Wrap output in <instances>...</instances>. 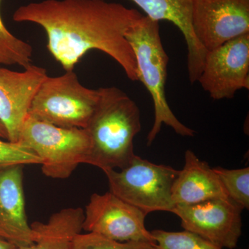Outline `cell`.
<instances>
[{
    "label": "cell",
    "instance_id": "obj_1",
    "mask_svg": "<svg viewBox=\"0 0 249 249\" xmlns=\"http://www.w3.org/2000/svg\"><path fill=\"white\" fill-rule=\"evenodd\" d=\"M142 17L137 10L105 0H43L22 5L13 15L15 22L43 28L47 49L65 71L73 70L89 51L98 50L132 81H138V72L125 36Z\"/></svg>",
    "mask_w": 249,
    "mask_h": 249
},
{
    "label": "cell",
    "instance_id": "obj_2",
    "mask_svg": "<svg viewBox=\"0 0 249 249\" xmlns=\"http://www.w3.org/2000/svg\"><path fill=\"white\" fill-rule=\"evenodd\" d=\"M98 90L99 101L85 128L90 141L86 163L103 172L123 169L136 156L134 139L142 129L140 109L119 88Z\"/></svg>",
    "mask_w": 249,
    "mask_h": 249
},
{
    "label": "cell",
    "instance_id": "obj_3",
    "mask_svg": "<svg viewBox=\"0 0 249 249\" xmlns=\"http://www.w3.org/2000/svg\"><path fill=\"white\" fill-rule=\"evenodd\" d=\"M125 37L135 57L139 80L145 85L153 101L155 121L147 137V145L155 140L163 124L183 137H193L196 132L178 120L167 101L165 89L169 58L160 40L159 22L142 16Z\"/></svg>",
    "mask_w": 249,
    "mask_h": 249
},
{
    "label": "cell",
    "instance_id": "obj_4",
    "mask_svg": "<svg viewBox=\"0 0 249 249\" xmlns=\"http://www.w3.org/2000/svg\"><path fill=\"white\" fill-rule=\"evenodd\" d=\"M99 90L83 86L73 70L47 76L36 93L29 116L65 128L85 129L99 101Z\"/></svg>",
    "mask_w": 249,
    "mask_h": 249
},
{
    "label": "cell",
    "instance_id": "obj_5",
    "mask_svg": "<svg viewBox=\"0 0 249 249\" xmlns=\"http://www.w3.org/2000/svg\"><path fill=\"white\" fill-rule=\"evenodd\" d=\"M19 143L40 157L42 173L64 179L71 176L80 163H86L90 141L85 129L65 128L28 116Z\"/></svg>",
    "mask_w": 249,
    "mask_h": 249
},
{
    "label": "cell",
    "instance_id": "obj_6",
    "mask_svg": "<svg viewBox=\"0 0 249 249\" xmlns=\"http://www.w3.org/2000/svg\"><path fill=\"white\" fill-rule=\"evenodd\" d=\"M104 173L109 192L147 215L155 211L172 212L175 207L172 187L179 170L155 164L136 155L125 168Z\"/></svg>",
    "mask_w": 249,
    "mask_h": 249
},
{
    "label": "cell",
    "instance_id": "obj_7",
    "mask_svg": "<svg viewBox=\"0 0 249 249\" xmlns=\"http://www.w3.org/2000/svg\"><path fill=\"white\" fill-rule=\"evenodd\" d=\"M146 216L111 192L93 193L85 207L83 230L117 242L157 244L145 227Z\"/></svg>",
    "mask_w": 249,
    "mask_h": 249
},
{
    "label": "cell",
    "instance_id": "obj_8",
    "mask_svg": "<svg viewBox=\"0 0 249 249\" xmlns=\"http://www.w3.org/2000/svg\"><path fill=\"white\" fill-rule=\"evenodd\" d=\"M243 210L227 197L198 204L175 205L172 213L180 218L184 230L194 232L220 248L234 249L242 235Z\"/></svg>",
    "mask_w": 249,
    "mask_h": 249
},
{
    "label": "cell",
    "instance_id": "obj_9",
    "mask_svg": "<svg viewBox=\"0 0 249 249\" xmlns=\"http://www.w3.org/2000/svg\"><path fill=\"white\" fill-rule=\"evenodd\" d=\"M213 100L231 99L249 89V34L208 51L199 79Z\"/></svg>",
    "mask_w": 249,
    "mask_h": 249
},
{
    "label": "cell",
    "instance_id": "obj_10",
    "mask_svg": "<svg viewBox=\"0 0 249 249\" xmlns=\"http://www.w3.org/2000/svg\"><path fill=\"white\" fill-rule=\"evenodd\" d=\"M192 24L206 52L249 34V0H193Z\"/></svg>",
    "mask_w": 249,
    "mask_h": 249
},
{
    "label": "cell",
    "instance_id": "obj_11",
    "mask_svg": "<svg viewBox=\"0 0 249 249\" xmlns=\"http://www.w3.org/2000/svg\"><path fill=\"white\" fill-rule=\"evenodd\" d=\"M47 76L45 68L36 65L22 72L0 67V122L9 142H19L34 96Z\"/></svg>",
    "mask_w": 249,
    "mask_h": 249
},
{
    "label": "cell",
    "instance_id": "obj_12",
    "mask_svg": "<svg viewBox=\"0 0 249 249\" xmlns=\"http://www.w3.org/2000/svg\"><path fill=\"white\" fill-rule=\"evenodd\" d=\"M23 166L0 169V240L17 248L34 243L25 210Z\"/></svg>",
    "mask_w": 249,
    "mask_h": 249
},
{
    "label": "cell",
    "instance_id": "obj_13",
    "mask_svg": "<svg viewBox=\"0 0 249 249\" xmlns=\"http://www.w3.org/2000/svg\"><path fill=\"white\" fill-rule=\"evenodd\" d=\"M154 20L173 23L182 33L188 49V76L194 84L199 79L206 51L198 42L192 24L193 0H131Z\"/></svg>",
    "mask_w": 249,
    "mask_h": 249
},
{
    "label": "cell",
    "instance_id": "obj_14",
    "mask_svg": "<svg viewBox=\"0 0 249 249\" xmlns=\"http://www.w3.org/2000/svg\"><path fill=\"white\" fill-rule=\"evenodd\" d=\"M227 197V191L213 169L192 150H186L184 166L179 170L172 187L175 206Z\"/></svg>",
    "mask_w": 249,
    "mask_h": 249
},
{
    "label": "cell",
    "instance_id": "obj_15",
    "mask_svg": "<svg viewBox=\"0 0 249 249\" xmlns=\"http://www.w3.org/2000/svg\"><path fill=\"white\" fill-rule=\"evenodd\" d=\"M84 211L68 208L52 214L47 223L31 224L34 243L18 249H72L77 234L83 230Z\"/></svg>",
    "mask_w": 249,
    "mask_h": 249
},
{
    "label": "cell",
    "instance_id": "obj_16",
    "mask_svg": "<svg viewBox=\"0 0 249 249\" xmlns=\"http://www.w3.org/2000/svg\"><path fill=\"white\" fill-rule=\"evenodd\" d=\"M32 53L30 44L13 35L5 27L0 14V64L18 65L25 69L31 65Z\"/></svg>",
    "mask_w": 249,
    "mask_h": 249
},
{
    "label": "cell",
    "instance_id": "obj_17",
    "mask_svg": "<svg viewBox=\"0 0 249 249\" xmlns=\"http://www.w3.org/2000/svg\"><path fill=\"white\" fill-rule=\"evenodd\" d=\"M232 201L249 209V168L229 170L220 166L213 168Z\"/></svg>",
    "mask_w": 249,
    "mask_h": 249
},
{
    "label": "cell",
    "instance_id": "obj_18",
    "mask_svg": "<svg viewBox=\"0 0 249 249\" xmlns=\"http://www.w3.org/2000/svg\"><path fill=\"white\" fill-rule=\"evenodd\" d=\"M151 233L159 249H223L186 230L170 232L157 229L152 231Z\"/></svg>",
    "mask_w": 249,
    "mask_h": 249
},
{
    "label": "cell",
    "instance_id": "obj_19",
    "mask_svg": "<svg viewBox=\"0 0 249 249\" xmlns=\"http://www.w3.org/2000/svg\"><path fill=\"white\" fill-rule=\"evenodd\" d=\"M72 249H159L155 243L141 242H120L94 232L77 234Z\"/></svg>",
    "mask_w": 249,
    "mask_h": 249
},
{
    "label": "cell",
    "instance_id": "obj_20",
    "mask_svg": "<svg viewBox=\"0 0 249 249\" xmlns=\"http://www.w3.org/2000/svg\"><path fill=\"white\" fill-rule=\"evenodd\" d=\"M40 157L19 142L4 141L0 138V169L15 165L39 164Z\"/></svg>",
    "mask_w": 249,
    "mask_h": 249
},
{
    "label": "cell",
    "instance_id": "obj_21",
    "mask_svg": "<svg viewBox=\"0 0 249 249\" xmlns=\"http://www.w3.org/2000/svg\"><path fill=\"white\" fill-rule=\"evenodd\" d=\"M0 249H18V248L9 242L0 240Z\"/></svg>",
    "mask_w": 249,
    "mask_h": 249
},
{
    "label": "cell",
    "instance_id": "obj_22",
    "mask_svg": "<svg viewBox=\"0 0 249 249\" xmlns=\"http://www.w3.org/2000/svg\"><path fill=\"white\" fill-rule=\"evenodd\" d=\"M0 138L2 139H6L8 141V134L6 129L2 124L0 122Z\"/></svg>",
    "mask_w": 249,
    "mask_h": 249
}]
</instances>
